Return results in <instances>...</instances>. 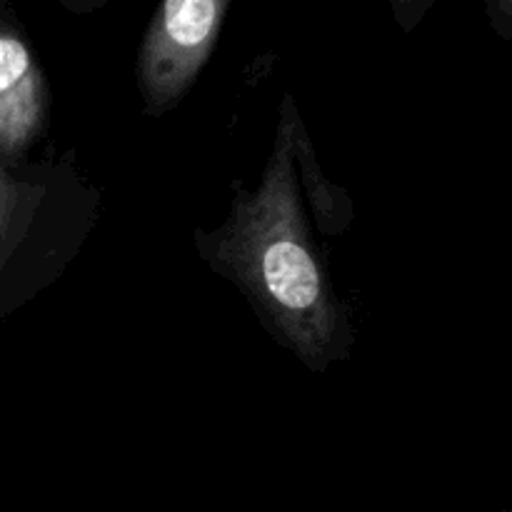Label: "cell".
Returning <instances> with one entry per match:
<instances>
[{
	"mask_svg": "<svg viewBox=\"0 0 512 512\" xmlns=\"http://www.w3.org/2000/svg\"><path fill=\"white\" fill-rule=\"evenodd\" d=\"M298 123L293 100L285 98L260 185L235 198L233 213L218 230L198 233V248L215 273L243 290L280 345L310 370H325L348 358L353 333L300 203Z\"/></svg>",
	"mask_w": 512,
	"mask_h": 512,
	"instance_id": "cell-1",
	"label": "cell"
},
{
	"mask_svg": "<svg viewBox=\"0 0 512 512\" xmlns=\"http://www.w3.org/2000/svg\"><path fill=\"white\" fill-rule=\"evenodd\" d=\"M93 208L73 165L15 175L0 163V318L63 273L93 228Z\"/></svg>",
	"mask_w": 512,
	"mask_h": 512,
	"instance_id": "cell-2",
	"label": "cell"
},
{
	"mask_svg": "<svg viewBox=\"0 0 512 512\" xmlns=\"http://www.w3.org/2000/svg\"><path fill=\"white\" fill-rule=\"evenodd\" d=\"M233 0H160L140 40L135 78L145 113L158 118L185 98L218 45Z\"/></svg>",
	"mask_w": 512,
	"mask_h": 512,
	"instance_id": "cell-3",
	"label": "cell"
},
{
	"mask_svg": "<svg viewBox=\"0 0 512 512\" xmlns=\"http://www.w3.org/2000/svg\"><path fill=\"white\" fill-rule=\"evenodd\" d=\"M48 120V85L13 5L0 0V163H20Z\"/></svg>",
	"mask_w": 512,
	"mask_h": 512,
	"instance_id": "cell-4",
	"label": "cell"
},
{
	"mask_svg": "<svg viewBox=\"0 0 512 512\" xmlns=\"http://www.w3.org/2000/svg\"><path fill=\"white\" fill-rule=\"evenodd\" d=\"M435 3H438V0H388L393 20L400 25V30H405V33H413V30L423 23V18L430 13V8H433Z\"/></svg>",
	"mask_w": 512,
	"mask_h": 512,
	"instance_id": "cell-5",
	"label": "cell"
},
{
	"mask_svg": "<svg viewBox=\"0 0 512 512\" xmlns=\"http://www.w3.org/2000/svg\"><path fill=\"white\" fill-rule=\"evenodd\" d=\"M485 15H488L490 28L498 33V38H512V0H483Z\"/></svg>",
	"mask_w": 512,
	"mask_h": 512,
	"instance_id": "cell-6",
	"label": "cell"
},
{
	"mask_svg": "<svg viewBox=\"0 0 512 512\" xmlns=\"http://www.w3.org/2000/svg\"><path fill=\"white\" fill-rule=\"evenodd\" d=\"M58 3L63 5L65 10H70V13L85 15V13H95V10L105 8L110 0H58Z\"/></svg>",
	"mask_w": 512,
	"mask_h": 512,
	"instance_id": "cell-7",
	"label": "cell"
}]
</instances>
